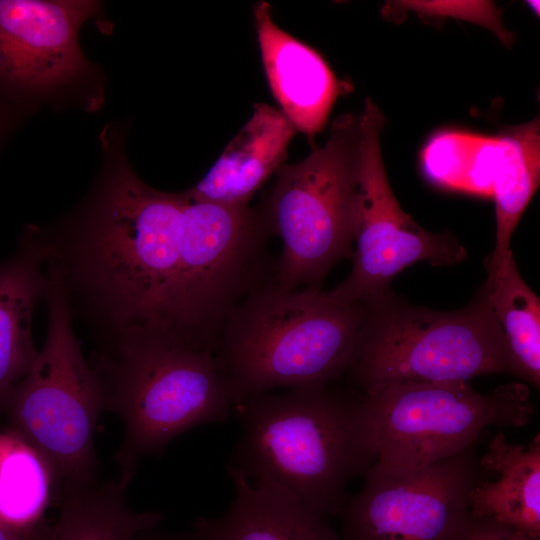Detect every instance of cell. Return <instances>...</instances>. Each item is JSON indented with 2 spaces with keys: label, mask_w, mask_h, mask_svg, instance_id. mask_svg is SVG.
<instances>
[{
  "label": "cell",
  "mask_w": 540,
  "mask_h": 540,
  "mask_svg": "<svg viewBox=\"0 0 540 540\" xmlns=\"http://www.w3.org/2000/svg\"><path fill=\"white\" fill-rule=\"evenodd\" d=\"M45 277L46 339L0 415L5 431L48 462L56 483L84 486L95 482L94 435L98 419L106 411V396L100 376L84 358L61 287Z\"/></svg>",
  "instance_id": "6"
},
{
  "label": "cell",
  "mask_w": 540,
  "mask_h": 540,
  "mask_svg": "<svg viewBox=\"0 0 540 540\" xmlns=\"http://www.w3.org/2000/svg\"><path fill=\"white\" fill-rule=\"evenodd\" d=\"M458 540H540L490 519L469 518Z\"/></svg>",
  "instance_id": "23"
},
{
  "label": "cell",
  "mask_w": 540,
  "mask_h": 540,
  "mask_svg": "<svg viewBox=\"0 0 540 540\" xmlns=\"http://www.w3.org/2000/svg\"><path fill=\"white\" fill-rule=\"evenodd\" d=\"M481 478L469 496V512L540 538V436L527 445L494 435L478 459Z\"/></svg>",
  "instance_id": "16"
},
{
  "label": "cell",
  "mask_w": 540,
  "mask_h": 540,
  "mask_svg": "<svg viewBox=\"0 0 540 540\" xmlns=\"http://www.w3.org/2000/svg\"><path fill=\"white\" fill-rule=\"evenodd\" d=\"M234 498L216 517L198 518L193 530L207 540H342L329 519L287 491L251 482L227 466Z\"/></svg>",
  "instance_id": "14"
},
{
  "label": "cell",
  "mask_w": 540,
  "mask_h": 540,
  "mask_svg": "<svg viewBox=\"0 0 540 540\" xmlns=\"http://www.w3.org/2000/svg\"><path fill=\"white\" fill-rule=\"evenodd\" d=\"M377 461L408 467L452 457L487 427H522L535 408L521 383L488 393L465 381L392 384L361 395Z\"/></svg>",
  "instance_id": "9"
},
{
  "label": "cell",
  "mask_w": 540,
  "mask_h": 540,
  "mask_svg": "<svg viewBox=\"0 0 540 540\" xmlns=\"http://www.w3.org/2000/svg\"><path fill=\"white\" fill-rule=\"evenodd\" d=\"M150 530L142 533L136 540H207L197 531L188 534H148Z\"/></svg>",
  "instance_id": "25"
},
{
  "label": "cell",
  "mask_w": 540,
  "mask_h": 540,
  "mask_svg": "<svg viewBox=\"0 0 540 540\" xmlns=\"http://www.w3.org/2000/svg\"><path fill=\"white\" fill-rule=\"evenodd\" d=\"M360 167L358 217L353 264L348 277L330 293L344 303H360L388 290L391 280L413 263L454 265L465 248L448 232L419 226L398 203L380 149L384 117L370 99L359 114Z\"/></svg>",
  "instance_id": "12"
},
{
  "label": "cell",
  "mask_w": 540,
  "mask_h": 540,
  "mask_svg": "<svg viewBox=\"0 0 540 540\" xmlns=\"http://www.w3.org/2000/svg\"><path fill=\"white\" fill-rule=\"evenodd\" d=\"M100 13L95 1L0 0V99L29 111L44 102L99 108L100 71L79 31Z\"/></svg>",
  "instance_id": "10"
},
{
  "label": "cell",
  "mask_w": 540,
  "mask_h": 540,
  "mask_svg": "<svg viewBox=\"0 0 540 540\" xmlns=\"http://www.w3.org/2000/svg\"><path fill=\"white\" fill-rule=\"evenodd\" d=\"M45 285L42 245L29 225L14 253L0 261V414L38 355L31 328Z\"/></svg>",
  "instance_id": "17"
},
{
  "label": "cell",
  "mask_w": 540,
  "mask_h": 540,
  "mask_svg": "<svg viewBox=\"0 0 540 540\" xmlns=\"http://www.w3.org/2000/svg\"><path fill=\"white\" fill-rule=\"evenodd\" d=\"M295 128L282 112L257 103L251 118L207 174L187 194L230 207L248 205L254 193L283 165Z\"/></svg>",
  "instance_id": "15"
},
{
  "label": "cell",
  "mask_w": 540,
  "mask_h": 540,
  "mask_svg": "<svg viewBox=\"0 0 540 540\" xmlns=\"http://www.w3.org/2000/svg\"><path fill=\"white\" fill-rule=\"evenodd\" d=\"M128 482L63 487L60 512L38 540H136L162 520L155 511L132 510L125 498Z\"/></svg>",
  "instance_id": "18"
},
{
  "label": "cell",
  "mask_w": 540,
  "mask_h": 540,
  "mask_svg": "<svg viewBox=\"0 0 540 540\" xmlns=\"http://www.w3.org/2000/svg\"><path fill=\"white\" fill-rule=\"evenodd\" d=\"M254 22L271 93L295 130L312 139L327 122L339 83L317 51L274 23L270 4L255 5Z\"/></svg>",
  "instance_id": "13"
},
{
  "label": "cell",
  "mask_w": 540,
  "mask_h": 540,
  "mask_svg": "<svg viewBox=\"0 0 540 540\" xmlns=\"http://www.w3.org/2000/svg\"><path fill=\"white\" fill-rule=\"evenodd\" d=\"M29 112L26 108L0 99V144L18 127Z\"/></svg>",
  "instance_id": "24"
},
{
  "label": "cell",
  "mask_w": 540,
  "mask_h": 540,
  "mask_svg": "<svg viewBox=\"0 0 540 540\" xmlns=\"http://www.w3.org/2000/svg\"><path fill=\"white\" fill-rule=\"evenodd\" d=\"M95 354L91 364L104 387L106 411L124 424L116 453L123 481H131L143 456L160 453L193 427L226 421L234 408L212 352L151 335Z\"/></svg>",
  "instance_id": "5"
},
{
  "label": "cell",
  "mask_w": 540,
  "mask_h": 540,
  "mask_svg": "<svg viewBox=\"0 0 540 540\" xmlns=\"http://www.w3.org/2000/svg\"><path fill=\"white\" fill-rule=\"evenodd\" d=\"M474 444L435 463L376 461L341 511L342 540H458L481 478Z\"/></svg>",
  "instance_id": "11"
},
{
  "label": "cell",
  "mask_w": 540,
  "mask_h": 540,
  "mask_svg": "<svg viewBox=\"0 0 540 540\" xmlns=\"http://www.w3.org/2000/svg\"><path fill=\"white\" fill-rule=\"evenodd\" d=\"M43 527L35 533H23L11 530L0 524V540H38Z\"/></svg>",
  "instance_id": "26"
},
{
  "label": "cell",
  "mask_w": 540,
  "mask_h": 540,
  "mask_svg": "<svg viewBox=\"0 0 540 540\" xmlns=\"http://www.w3.org/2000/svg\"><path fill=\"white\" fill-rule=\"evenodd\" d=\"M124 131L100 135L104 163L83 200L60 220L34 225L45 273L61 287L73 323L107 352L175 331L185 192L146 184L125 154ZM181 342V341H180Z\"/></svg>",
  "instance_id": "1"
},
{
  "label": "cell",
  "mask_w": 540,
  "mask_h": 540,
  "mask_svg": "<svg viewBox=\"0 0 540 540\" xmlns=\"http://www.w3.org/2000/svg\"><path fill=\"white\" fill-rule=\"evenodd\" d=\"M364 305L320 288L286 289L274 278L227 316L215 360L233 405L266 391L323 387L347 371Z\"/></svg>",
  "instance_id": "3"
},
{
  "label": "cell",
  "mask_w": 540,
  "mask_h": 540,
  "mask_svg": "<svg viewBox=\"0 0 540 540\" xmlns=\"http://www.w3.org/2000/svg\"><path fill=\"white\" fill-rule=\"evenodd\" d=\"M233 410L241 434L227 466L328 519L341 513L348 484L377 461L361 396L292 388L249 395Z\"/></svg>",
  "instance_id": "2"
},
{
  "label": "cell",
  "mask_w": 540,
  "mask_h": 540,
  "mask_svg": "<svg viewBox=\"0 0 540 540\" xmlns=\"http://www.w3.org/2000/svg\"><path fill=\"white\" fill-rule=\"evenodd\" d=\"M483 286L489 307L504 336L515 376L540 385V301L518 272L513 254L485 262Z\"/></svg>",
  "instance_id": "20"
},
{
  "label": "cell",
  "mask_w": 540,
  "mask_h": 540,
  "mask_svg": "<svg viewBox=\"0 0 540 540\" xmlns=\"http://www.w3.org/2000/svg\"><path fill=\"white\" fill-rule=\"evenodd\" d=\"M55 483L50 465L35 449L0 432V524L23 533L39 531Z\"/></svg>",
  "instance_id": "21"
},
{
  "label": "cell",
  "mask_w": 540,
  "mask_h": 540,
  "mask_svg": "<svg viewBox=\"0 0 540 540\" xmlns=\"http://www.w3.org/2000/svg\"><path fill=\"white\" fill-rule=\"evenodd\" d=\"M495 137L449 132L431 139L425 171L439 185L491 194Z\"/></svg>",
  "instance_id": "22"
},
{
  "label": "cell",
  "mask_w": 540,
  "mask_h": 540,
  "mask_svg": "<svg viewBox=\"0 0 540 540\" xmlns=\"http://www.w3.org/2000/svg\"><path fill=\"white\" fill-rule=\"evenodd\" d=\"M491 195L495 200L496 240L486 261L498 263L512 253L513 232L540 180L539 117L495 136Z\"/></svg>",
  "instance_id": "19"
},
{
  "label": "cell",
  "mask_w": 540,
  "mask_h": 540,
  "mask_svg": "<svg viewBox=\"0 0 540 540\" xmlns=\"http://www.w3.org/2000/svg\"><path fill=\"white\" fill-rule=\"evenodd\" d=\"M359 115L342 114L326 143L295 164H283L265 206L282 240L275 281L286 289L319 284L353 255L358 217Z\"/></svg>",
  "instance_id": "7"
},
{
  "label": "cell",
  "mask_w": 540,
  "mask_h": 540,
  "mask_svg": "<svg viewBox=\"0 0 540 540\" xmlns=\"http://www.w3.org/2000/svg\"><path fill=\"white\" fill-rule=\"evenodd\" d=\"M362 303L364 317L346 372L363 394L399 383L515 375L483 287L453 311L413 306L388 290Z\"/></svg>",
  "instance_id": "4"
},
{
  "label": "cell",
  "mask_w": 540,
  "mask_h": 540,
  "mask_svg": "<svg viewBox=\"0 0 540 540\" xmlns=\"http://www.w3.org/2000/svg\"><path fill=\"white\" fill-rule=\"evenodd\" d=\"M184 192L175 331L184 344L215 353L232 309L275 277L267 252L273 233L265 206H224Z\"/></svg>",
  "instance_id": "8"
}]
</instances>
